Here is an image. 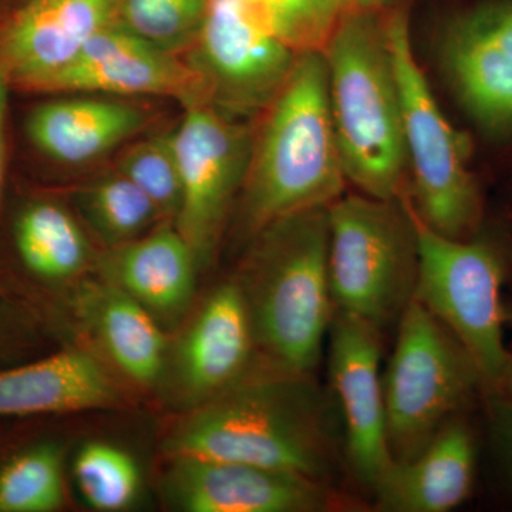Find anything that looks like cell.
Masks as SVG:
<instances>
[{
	"label": "cell",
	"instance_id": "obj_1",
	"mask_svg": "<svg viewBox=\"0 0 512 512\" xmlns=\"http://www.w3.org/2000/svg\"><path fill=\"white\" fill-rule=\"evenodd\" d=\"M164 448L170 458L251 464L328 483L338 454L332 410L312 375L268 365L195 406Z\"/></svg>",
	"mask_w": 512,
	"mask_h": 512
},
{
	"label": "cell",
	"instance_id": "obj_2",
	"mask_svg": "<svg viewBox=\"0 0 512 512\" xmlns=\"http://www.w3.org/2000/svg\"><path fill=\"white\" fill-rule=\"evenodd\" d=\"M346 180L330 111L323 52L299 55L291 74L266 106L251 148L242 195V222L258 235L275 222L328 208Z\"/></svg>",
	"mask_w": 512,
	"mask_h": 512
},
{
	"label": "cell",
	"instance_id": "obj_3",
	"mask_svg": "<svg viewBox=\"0 0 512 512\" xmlns=\"http://www.w3.org/2000/svg\"><path fill=\"white\" fill-rule=\"evenodd\" d=\"M323 55L346 180L369 197H402L409 161L382 12L350 9L330 36Z\"/></svg>",
	"mask_w": 512,
	"mask_h": 512
},
{
	"label": "cell",
	"instance_id": "obj_4",
	"mask_svg": "<svg viewBox=\"0 0 512 512\" xmlns=\"http://www.w3.org/2000/svg\"><path fill=\"white\" fill-rule=\"evenodd\" d=\"M259 244L239 288L266 365L312 375L333 316L328 208L275 222Z\"/></svg>",
	"mask_w": 512,
	"mask_h": 512
},
{
	"label": "cell",
	"instance_id": "obj_5",
	"mask_svg": "<svg viewBox=\"0 0 512 512\" xmlns=\"http://www.w3.org/2000/svg\"><path fill=\"white\" fill-rule=\"evenodd\" d=\"M333 312L382 330L413 301L419 266L416 225L406 194L394 200L340 197L328 207Z\"/></svg>",
	"mask_w": 512,
	"mask_h": 512
},
{
	"label": "cell",
	"instance_id": "obj_6",
	"mask_svg": "<svg viewBox=\"0 0 512 512\" xmlns=\"http://www.w3.org/2000/svg\"><path fill=\"white\" fill-rule=\"evenodd\" d=\"M399 87L414 211L446 237L464 239L480 218V197L468 171V141L451 126L421 72L404 10L384 15Z\"/></svg>",
	"mask_w": 512,
	"mask_h": 512
},
{
	"label": "cell",
	"instance_id": "obj_7",
	"mask_svg": "<svg viewBox=\"0 0 512 512\" xmlns=\"http://www.w3.org/2000/svg\"><path fill=\"white\" fill-rule=\"evenodd\" d=\"M397 325L382 379L390 454L402 463L429 446L484 380L456 336L416 299Z\"/></svg>",
	"mask_w": 512,
	"mask_h": 512
},
{
	"label": "cell",
	"instance_id": "obj_8",
	"mask_svg": "<svg viewBox=\"0 0 512 512\" xmlns=\"http://www.w3.org/2000/svg\"><path fill=\"white\" fill-rule=\"evenodd\" d=\"M406 198L419 249L413 299L456 336L480 370L484 387L494 392L510 355L503 332V259L490 244L434 231Z\"/></svg>",
	"mask_w": 512,
	"mask_h": 512
},
{
	"label": "cell",
	"instance_id": "obj_9",
	"mask_svg": "<svg viewBox=\"0 0 512 512\" xmlns=\"http://www.w3.org/2000/svg\"><path fill=\"white\" fill-rule=\"evenodd\" d=\"M170 134L181 180L177 228L202 264L220 238L229 207L244 185L251 138L212 104L185 107Z\"/></svg>",
	"mask_w": 512,
	"mask_h": 512
},
{
	"label": "cell",
	"instance_id": "obj_10",
	"mask_svg": "<svg viewBox=\"0 0 512 512\" xmlns=\"http://www.w3.org/2000/svg\"><path fill=\"white\" fill-rule=\"evenodd\" d=\"M195 45L212 99L237 113L266 109L301 55L241 0H208Z\"/></svg>",
	"mask_w": 512,
	"mask_h": 512
},
{
	"label": "cell",
	"instance_id": "obj_11",
	"mask_svg": "<svg viewBox=\"0 0 512 512\" xmlns=\"http://www.w3.org/2000/svg\"><path fill=\"white\" fill-rule=\"evenodd\" d=\"M35 92L106 93L119 96H165L185 107L212 104L204 72L181 62L123 28L119 22L101 30L80 55Z\"/></svg>",
	"mask_w": 512,
	"mask_h": 512
},
{
	"label": "cell",
	"instance_id": "obj_12",
	"mask_svg": "<svg viewBox=\"0 0 512 512\" xmlns=\"http://www.w3.org/2000/svg\"><path fill=\"white\" fill-rule=\"evenodd\" d=\"M441 60L471 119L487 133H512V0H477L457 13Z\"/></svg>",
	"mask_w": 512,
	"mask_h": 512
},
{
	"label": "cell",
	"instance_id": "obj_13",
	"mask_svg": "<svg viewBox=\"0 0 512 512\" xmlns=\"http://www.w3.org/2000/svg\"><path fill=\"white\" fill-rule=\"evenodd\" d=\"M329 335V373L342 407L346 457L356 480L372 491L393 463L380 375V330L333 312Z\"/></svg>",
	"mask_w": 512,
	"mask_h": 512
},
{
	"label": "cell",
	"instance_id": "obj_14",
	"mask_svg": "<svg viewBox=\"0 0 512 512\" xmlns=\"http://www.w3.org/2000/svg\"><path fill=\"white\" fill-rule=\"evenodd\" d=\"M165 494L188 512H322L333 495L328 481L232 461L170 458Z\"/></svg>",
	"mask_w": 512,
	"mask_h": 512
},
{
	"label": "cell",
	"instance_id": "obj_15",
	"mask_svg": "<svg viewBox=\"0 0 512 512\" xmlns=\"http://www.w3.org/2000/svg\"><path fill=\"white\" fill-rule=\"evenodd\" d=\"M119 0H29L0 28V76L36 90L117 23Z\"/></svg>",
	"mask_w": 512,
	"mask_h": 512
},
{
	"label": "cell",
	"instance_id": "obj_16",
	"mask_svg": "<svg viewBox=\"0 0 512 512\" xmlns=\"http://www.w3.org/2000/svg\"><path fill=\"white\" fill-rule=\"evenodd\" d=\"M254 329L238 282L218 286L175 353V379L185 399L207 402L251 372Z\"/></svg>",
	"mask_w": 512,
	"mask_h": 512
},
{
	"label": "cell",
	"instance_id": "obj_17",
	"mask_svg": "<svg viewBox=\"0 0 512 512\" xmlns=\"http://www.w3.org/2000/svg\"><path fill=\"white\" fill-rule=\"evenodd\" d=\"M476 474V444L466 421L454 417L409 461H393L373 485L387 512H448L467 500Z\"/></svg>",
	"mask_w": 512,
	"mask_h": 512
},
{
	"label": "cell",
	"instance_id": "obj_18",
	"mask_svg": "<svg viewBox=\"0 0 512 512\" xmlns=\"http://www.w3.org/2000/svg\"><path fill=\"white\" fill-rule=\"evenodd\" d=\"M117 400L119 390L107 370L82 350L0 372V416L82 412Z\"/></svg>",
	"mask_w": 512,
	"mask_h": 512
},
{
	"label": "cell",
	"instance_id": "obj_19",
	"mask_svg": "<svg viewBox=\"0 0 512 512\" xmlns=\"http://www.w3.org/2000/svg\"><path fill=\"white\" fill-rule=\"evenodd\" d=\"M198 261L177 228L163 227L113 248L106 282L133 296L156 318L175 319L190 305Z\"/></svg>",
	"mask_w": 512,
	"mask_h": 512
},
{
	"label": "cell",
	"instance_id": "obj_20",
	"mask_svg": "<svg viewBox=\"0 0 512 512\" xmlns=\"http://www.w3.org/2000/svg\"><path fill=\"white\" fill-rule=\"evenodd\" d=\"M143 111L106 99H70L40 104L26 121L33 146L50 160L82 165L109 153L143 127Z\"/></svg>",
	"mask_w": 512,
	"mask_h": 512
},
{
	"label": "cell",
	"instance_id": "obj_21",
	"mask_svg": "<svg viewBox=\"0 0 512 512\" xmlns=\"http://www.w3.org/2000/svg\"><path fill=\"white\" fill-rule=\"evenodd\" d=\"M83 291L84 319L114 365L134 382L156 383L165 363L164 336L156 316L110 282L89 285Z\"/></svg>",
	"mask_w": 512,
	"mask_h": 512
},
{
	"label": "cell",
	"instance_id": "obj_22",
	"mask_svg": "<svg viewBox=\"0 0 512 512\" xmlns=\"http://www.w3.org/2000/svg\"><path fill=\"white\" fill-rule=\"evenodd\" d=\"M15 244L32 274L46 281H66L86 268L89 242L76 220L59 204L26 205L15 222Z\"/></svg>",
	"mask_w": 512,
	"mask_h": 512
},
{
	"label": "cell",
	"instance_id": "obj_23",
	"mask_svg": "<svg viewBox=\"0 0 512 512\" xmlns=\"http://www.w3.org/2000/svg\"><path fill=\"white\" fill-rule=\"evenodd\" d=\"M79 202L90 227L111 248L140 238L161 218L146 192L123 174L90 185Z\"/></svg>",
	"mask_w": 512,
	"mask_h": 512
},
{
	"label": "cell",
	"instance_id": "obj_24",
	"mask_svg": "<svg viewBox=\"0 0 512 512\" xmlns=\"http://www.w3.org/2000/svg\"><path fill=\"white\" fill-rule=\"evenodd\" d=\"M62 451L39 444L0 468V512H52L63 504Z\"/></svg>",
	"mask_w": 512,
	"mask_h": 512
},
{
	"label": "cell",
	"instance_id": "obj_25",
	"mask_svg": "<svg viewBox=\"0 0 512 512\" xmlns=\"http://www.w3.org/2000/svg\"><path fill=\"white\" fill-rule=\"evenodd\" d=\"M295 52H323L349 0H241Z\"/></svg>",
	"mask_w": 512,
	"mask_h": 512
},
{
	"label": "cell",
	"instance_id": "obj_26",
	"mask_svg": "<svg viewBox=\"0 0 512 512\" xmlns=\"http://www.w3.org/2000/svg\"><path fill=\"white\" fill-rule=\"evenodd\" d=\"M74 477L87 503L99 511H120L133 504L140 490L136 460L111 444H86L74 460Z\"/></svg>",
	"mask_w": 512,
	"mask_h": 512
},
{
	"label": "cell",
	"instance_id": "obj_27",
	"mask_svg": "<svg viewBox=\"0 0 512 512\" xmlns=\"http://www.w3.org/2000/svg\"><path fill=\"white\" fill-rule=\"evenodd\" d=\"M208 0H119L117 22L146 42L178 53L195 43Z\"/></svg>",
	"mask_w": 512,
	"mask_h": 512
},
{
	"label": "cell",
	"instance_id": "obj_28",
	"mask_svg": "<svg viewBox=\"0 0 512 512\" xmlns=\"http://www.w3.org/2000/svg\"><path fill=\"white\" fill-rule=\"evenodd\" d=\"M120 170L146 192L160 217H177L181 180L170 134L148 138L128 148L121 158Z\"/></svg>",
	"mask_w": 512,
	"mask_h": 512
},
{
	"label": "cell",
	"instance_id": "obj_29",
	"mask_svg": "<svg viewBox=\"0 0 512 512\" xmlns=\"http://www.w3.org/2000/svg\"><path fill=\"white\" fill-rule=\"evenodd\" d=\"M490 393L491 420H493L495 437L512 468V403L503 394Z\"/></svg>",
	"mask_w": 512,
	"mask_h": 512
},
{
	"label": "cell",
	"instance_id": "obj_30",
	"mask_svg": "<svg viewBox=\"0 0 512 512\" xmlns=\"http://www.w3.org/2000/svg\"><path fill=\"white\" fill-rule=\"evenodd\" d=\"M9 84L0 76V198H2L3 178L6 167V110H8Z\"/></svg>",
	"mask_w": 512,
	"mask_h": 512
},
{
	"label": "cell",
	"instance_id": "obj_31",
	"mask_svg": "<svg viewBox=\"0 0 512 512\" xmlns=\"http://www.w3.org/2000/svg\"><path fill=\"white\" fill-rule=\"evenodd\" d=\"M494 392L503 394L512 403V350H510L507 363H505L500 383H498L497 389Z\"/></svg>",
	"mask_w": 512,
	"mask_h": 512
},
{
	"label": "cell",
	"instance_id": "obj_32",
	"mask_svg": "<svg viewBox=\"0 0 512 512\" xmlns=\"http://www.w3.org/2000/svg\"><path fill=\"white\" fill-rule=\"evenodd\" d=\"M349 2L353 9L383 12L387 6L392 5L394 0H349Z\"/></svg>",
	"mask_w": 512,
	"mask_h": 512
},
{
	"label": "cell",
	"instance_id": "obj_33",
	"mask_svg": "<svg viewBox=\"0 0 512 512\" xmlns=\"http://www.w3.org/2000/svg\"><path fill=\"white\" fill-rule=\"evenodd\" d=\"M504 318L505 323L512 326V302L504 303Z\"/></svg>",
	"mask_w": 512,
	"mask_h": 512
}]
</instances>
